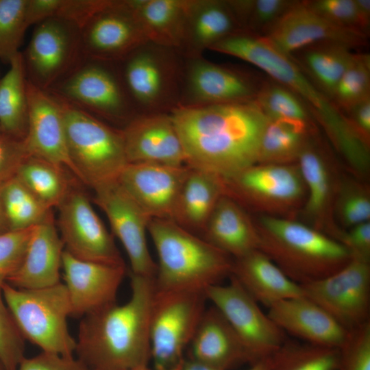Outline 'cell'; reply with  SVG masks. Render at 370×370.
<instances>
[{
	"mask_svg": "<svg viewBox=\"0 0 370 370\" xmlns=\"http://www.w3.org/2000/svg\"><path fill=\"white\" fill-rule=\"evenodd\" d=\"M35 226L0 234V284L21 265Z\"/></svg>",
	"mask_w": 370,
	"mask_h": 370,
	"instance_id": "bcb514c9",
	"label": "cell"
},
{
	"mask_svg": "<svg viewBox=\"0 0 370 370\" xmlns=\"http://www.w3.org/2000/svg\"><path fill=\"white\" fill-rule=\"evenodd\" d=\"M318 129L297 119H269L262 135L258 163H297L306 145L318 134Z\"/></svg>",
	"mask_w": 370,
	"mask_h": 370,
	"instance_id": "d6a6232c",
	"label": "cell"
},
{
	"mask_svg": "<svg viewBox=\"0 0 370 370\" xmlns=\"http://www.w3.org/2000/svg\"><path fill=\"white\" fill-rule=\"evenodd\" d=\"M247 370H269L267 358L256 361Z\"/></svg>",
	"mask_w": 370,
	"mask_h": 370,
	"instance_id": "6f0895ef",
	"label": "cell"
},
{
	"mask_svg": "<svg viewBox=\"0 0 370 370\" xmlns=\"http://www.w3.org/2000/svg\"><path fill=\"white\" fill-rule=\"evenodd\" d=\"M0 370H6L3 365L0 361Z\"/></svg>",
	"mask_w": 370,
	"mask_h": 370,
	"instance_id": "91938a15",
	"label": "cell"
},
{
	"mask_svg": "<svg viewBox=\"0 0 370 370\" xmlns=\"http://www.w3.org/2000/svg\"><path fill=\"white\" fill-rule=\"evenodd\" d=\"M80 47V29L65 20H45L35 28L23 60L27 79L46 90L68 71Z\"/></svg>",
	"mask_w": 370,
	"mask_h": 370,
	"instance_id": "d6986e66",
	"label": "cell"
},
{
	"mask_svg": "<svg viewBox=\"0 0 370 370\" xmlns=\"http://www.w3.org/2000/svg\"><path fill=\"white\" fill-rule=\"evenodd\" d=\"M184 60L176 49L146 41L119 62L138 114H170L179 107Z\"/></svg>",
	"mask_w": 370,
	"mask_h": 370,
	"instance_id": "52a82bcc",
	"label": "cell"
},
{
	"mask_svg": "<svg viewBox=\"0 0 370 370\" xmlns=\"http://www.w3.org/2000/svg\"><path fill=\"white\" fill-rule=\"evenodd\" d=\"M58 208V226L65 251L84 261L124 264L113 235L83 191L71 186Z\"/></svg>",
	"mask_w": 370,
	"mask_h": 370,
	"instance_id": "2e32d148",
	"label": "cell"
},
{
	"mask_svg": "<svg viewBox=\"0 0 370 370\" xmlns=\"http://www.w3.org/2000/svg\"><path fill=\"white\" fill-rule=\"evenodd\" d=\"M1 185L0 184V234L10 230L1 198Z\"/></svg>",
	"mask_w": 370,
	"mask_h": 370,
	"instance_id": "9f6ffc18",
	"label": "cell"
},
{
	"mask_svg": "<svg viewBox=\"0 0 370 370\" xmlns=\"http://www.w3.org/2000/svg\"><path fill=\"white\" fill-rule=\"evenodd\" d=\"M63 242L53 214L35 225L24 258L5 282L21 289L52 286L60 282Z\"/></svg>",
	"mask_w": 370,
	"mask_h": 370,
	"instance_id": "484cf974",
	"label": "cell"
},
{
	"mask_svg": "<svg viewBox=\"0 0 370 370\" xmlns=\"http://www.w3.org/2000/svg\"><path fill=\"white\" fill-rule=\"evenodd\" d=\"M223 180L225 195L256 215L297 219L306 198L297 163H256Z\"/></svg>",
	"mask_w": 370,
	"mask_h": 370,
	"instance_id": "9c48e42d",
	"label": "cell"
},
{
	"mask_svg": "<svg viewBox=\"0 0 370 370\" xmlns=\"http://www.w3.org/2000/svg\"><path fill=\"white\" fill-rule=\"evenodd\" d=\"M260 85L246 72L203 56L184 57L179 107L254 101Z\"/></svg>",
	"mask_w": 370,
	"mask_h": 370,
	"instance_id": "e0dca14e",
	"label": "cell"
},
{
	"mask_svg": "<svg viewBox=\"0 0 370 370\" xmlns=\"http://www.w3.org/2000/svg\"><path fill=\"white\" fill-rule=\"evenodd\" d=\"M193 359L221 370L250 362L241 340L213 306L206 309L189 345Z\"/></svg>",
	"mask_w": 370,
	"mask_h": 370,
	"instance_id": "83f0119b",
	"label": "cell"
},
{
	"mask_svg": "<svg viewBox=\"0 0 370 370\" xmlns=\"http://www.w3.org/2000/svg\"><path fill=\"white\" fill-rule=\"evenodd\" d=\"M296 1L229 0L241 31L263 36Z\"/></svg>",
	"mask_w": 370,
	"mask_h": 370,
	"instance_id": "ab89813d",
	"label": "cell"
},
{
	"mask_svg": "<svg viewBox=\"0 0 370 370\" xmlns=\"http://www.w3.org/2000/svg\"><path fill=\"white\" fill-rule=\"evenodd\" d=\"M55 93L86 111L124 125L138 115L119 62L92 60L70 74Z\"/></svg>",
	"mask_w": 370,
	"mask_h": 370,
	"instance_id": "7c38bea8",
	"label": "cell"
},
{
	"mask_svg": "<svg viewBox=\"0 0 370 370\" xmlns=\"http://www.w3.org/2000/svg\"><path fill=\"white\" fill-rule=\"evenodd\" d=\"M258 249L299 285L326 277L351 260L339 241L298 219L256 215Z\"/></svg>",
	"mask_w": 370,
	"mask_h": 370,
	"instance_id": "5b68a950",
	"label": "cell"
},
{
	"mask_svg": "<svg viewBox=\"0 0 370 370\" xmlns=\"http://www.w3.org/2000/svg\"><path fill=\"white\" fill-rule=\"evenodd\" d=\"M201 234L204 239L233 259L259 247L253 217L225 195L218 201Z\"/></svg>",
	"mask_w": 370,
	"mask_h": 370,
	"instance_id": "f546056e",
	"label": "cell"
},
{
	"mask_svg": "<svg viewBox=\"0 0 370 370\" xmlns=\"http://www.w3.org/2000/svg\"><path fill=\"white\" fill-rule=\"evenodd\" d=\"M255 101L270 120L297 119L317 127L300 99L274 80L261 84Z\"/></svg>",
	"mask_w": 370,
	"mask_h": 370,
	"instance_id": "60d3db41",
	"label": "cell"
},
{
	"mask_svg": "<svg viewBox=\"0 0 370 370\" xmlns=\"http://www.w3.org/2000/svg\"><path fill=\"white\" fill-rule=\"evenodd\" d=\"M27 0H0V60L10 63L18 49L28 27Z\"/></svg>",
	"mask_w": 370,
	"mask_h": 370,
	"instance_id": "7bdbcfd3",
	"label": "cell"
},
{
	"mask_svg": "<svg viewBox=\"0 0 370 370\" xmlns=\"http://www.w3.org/2000/svg\"><path fill=\"white\" fill-rule=\"evenodd\" d=\"M64 169L44 159L27 156L14 176L49 208H58L71 187Z\"/></svg>",
	"mask_w": 370,
	"mask_h": 370,
	"instance_id": "d590c367",
	"label": "cell"
},
{
	"mask_svg": "<svg viewBox=\"0 0 370 370\" xmlns=\"http://www.w3.org/2000/svg\"><path fill=\"white\" fill-rule=\"evenodd\" d=\"M158 256L154 287L160 291H205L231 273L233 258L171 219L148 225Z\"/></svg>",
	"mask_w": 370,
	"mask_h": 370,
	"instance_id": "277c9868",
	"label": "cell"
},
{
	"mask_svg": "<svg viewBox=\"0 0 370 370\" xmlns=\"http://www.w3.org/2000/svg\"><path fill=\"white\" fill-rule=\"evenodd\" d=\"M334 218L344 231L370 221V187L367 181L345 170L343 171L334 199Z\"/></svg>",
	"mask_w": 370,
	"mask_h": 370,
	"instance_id": "f35d334b",
	"label": "cell"
},
{
	"mask_svg": "<svg viewBox=\"0 0 370 370\" xmlns=\"http://www.w3.org/2000/svg\"><path fill=\"white\" fill-rule=\"evenodd\" d=\"M108 0H50L51 18L70 22L80 29Z\"/></svg>",
	"mask_w": 370,
	"mask_h": 370,
	"instance_id": "c3c4849f",
	"label": "cell"
},
{
	"mask_svg": "<svg viewBox=\"0 0 370 370\" xmlns=\"http://www.w3.org/2000/svg\"><path fill=\"white\" fill-rule=\"evenodd\" d=\"M170 115L190 167L226 178L258 163L269 119L255 100L178 107Z\"/></svg>",
	"mask_w": 370,
	"mask_h": 370,
	"instance_id": "6da1fadb",
	"label": "cell"
},
{
	"mask_svg": "<svg viewBox=\"0 0 370 370\" xmlns=\"http://www.w3.org/2000/svg\"><path fill=\"white\" fill-rule=\"evenodd\" d=\"M25 340L5 301L0 284V361L6 370H17L25 358Z\"/></svg>",
	"mask_w": 370,
	"mask_h": 370,
	"instance_id": "ee69618b",
	"label": "cell"
},
{
	"mask_svg": "<svg viewBox=\"0 0 370 370\" xmlns=\"http://www.w3.org/2000/svg\"><path fill=\"white\" fill-rule=\"evenodd\" d=\"M148 41L126 0H108L80 29V47L92 60L120 62Z\"/></svg>",
	"mask_w": 370,
	"mask_h": 370,
	"instance_id": "ac0fdd59",
	"label": "cell"
},
{
	"mask_svg": "<svg viewBox=\"0 0 370 370\" xmlns=\"http://www.w3.org/2000/svg\"><path fill=\"white\" fill-rule=\"evenodd\" d=\"M262 37L288 56L321 42L339 43L353 49L367 44V35L334 24L311 10L306 1H298Z\"/></svg>",
	"mask_w": 370,
	"mask_h": 370,
	"instance_id": "ffe728a7",
	"label": "cell"
},
{
	"mask_svg": "<svg viewBox=\"0 0 370 370\" xmlns=\"http://www.w3.org/2000/svg\"><path fill=\"white\" fill-rule=\"evenodd\" d=\"M1 132V129H0V132Z\"/></svg>",
	"mask_w": 370,
	"mask_h": 370,
	"instance_id": "94428289",
	"label": "cell"
},
{
	"mask_svg": "<svg viewBox=\"0 0 370 370\" xmlns=\"http://www.w3.org/2000/svg\"><path fill=\"white\" fill-rule=\"evenodd\" d=\"M27 156L22 140L0 132V184L15 175Z\"/></svg>",
	"mask_w": 370,
	"mask_h": 370,
	"instance_id": "681fc988",
	"label": "cell"
},
{
	"mask_svg": "<svg viewBox=\"0 0 370 370\" xmlns=\"http://www.w3.org/2000/svg\"><path fill=\"white\" fill-rule=\"evenodd\" d=\"M345 114L357 136L370 146V97L352 106Z\"/></svg>",
	"mask_w": 370,
	"mask_h": 370,
	"instance_id": "f5cc1de1",
	"label": "cell"
},
{
	"mask_svg": "<svg viewBox=\"0 0 370 370\" xmlns=\"http://www.w3.org/2000/svg\"><path fill=\"white\" fill-rule=\"evenodd\" d=\"M297 164L306 188V198L297 219L341 243L344 230L334 218V204L345 170L319 134L300 153Z\"/></svg>",
	"mask_w": 370,
	"mask_h": 370,
	"instance_id": "4fadbf2b",
	"label": "cell"
},
{
	"mask_svg": "<svg viewBox=\"0 0 370 370\" xmlns=\"http://www.w3.org/2000/svg\"><path fill=\"white\" fill-rule=\"evenodd\" d=\"M88 370H95V369H88ZM121 370H151V369L148 367V365H143V366H139V367L121 369Z\"/></svg>",
	"mask_w": 370,
	"mask_h": 370,
	"instance_id": "680465c9",
	"label": "cell"
},
{
	"mask_svg": "<svg viewBox=\"0 0 370 370\" xmlns=\"http://www.w3.org/2000/svg\"><path fill=\"white\" fill-rule=\"evenodd\" d=\"M370 97V56L354 54L334 91L332 100L344 113L356 103Z\"/></svg>",
	"mask_w": 370,
	"mask_h": 370,
	"instance_id": "b9f144b4",
	"label": "cell"
},
{
	"mask_svg": "<svg viewBox=\"0 0 370 370\" xmlns=\"http://www.w3.org/2000/svg\"><path fill=\"white\" fill-rule=\"evenodd\" d=\"M127 163L186 164L170 114H138L121 130Z\"/></svg>",
	"mask_w": 370,
	"mask_h": 370,
	"instance_id": "cb8c5ba5",
	"label": "cell"
},
{
	"mask_svg": "<svg viewBox=\"0 0 370 370\" xmlns=\"http://www.w3.org/2000/svg\"><path fill=\"white\" fill-rule=\"evenodd\" d=\"M131 295L82 318L75 354L88 369L121 370L148 365L153 279L130 272Z\"/></svg>",
	"mask_w": 370,
	"mask_h": 370,
	"instance_id": "3957f363",
	"label": "cell"
},
{
	"mask_svg": "<svg viewBox=\"0 0 370 370\" xmlns=\"http://www.w3.org/2000/svg\"><path fill=\"white\" fill-rule=\"evenodd\" d=\"M28 122L22 140L27 156L68 169L76 177L69 157L63 116L54 96L27 79Z\"/></svg>",
	"mask_w": 370,
	"mask_h": 370,
	"instance_id": "7402d4cb",
	"label": "cell"
},
{
	"mask_svg": "<svg viewBox=\"0 0 370 370\" xmlns=\"http://www.w3.org/2000/svg\"><path fill=\"white\" fill-rule=\"evenodd\" d=\"M355 2L364 20L370 24V1L355 0Z\"/></svg>",
	"mask_w": 370,
	"mask_h": 370,
	"instance_id": "11a10c76",
	"label": "cell"
},
{
	"mask_svg": "<svg viewBox=\"0 0 370 370\" xmlns=\"http://www.w3.org/2000/svg\"><path fill=\"white\" fill-rule=\"evenodd\" d=\"M301 286L305 297L348 331L369 321L370 262L351 258L334 273Z\"/></svg>",
	"mask_w": 370,
	"mask_h": 370,
	"instance_id": "5bb4252c",
	"label": "cell"
},
{
	"mask_svg": "<svg viewBox=\"0 0 370 370\" xmlns=\"http://www.w3.org/2000/svg\"><path fill=\"white\" fill-rule=\"evenodd\" d=\"M306 3L328 21L368 36L370 24L361 16L355 0H315Z\"/></svg>",
	"mask_w": 370,
	"mask_h": 370,
	"instance_id": "f6af8a7d",
	"label": "cell"
},
{
	"mask_svg": "<svg viewBox=\"0 0 370 370\" xmlns=\"http://www.w3.org/2000/svg\"><path fill=\"white\" fill-rule=\"evenodd\" d=\"M225 195L222 177L190 167L171 220L194 234L202 233L216 205Z\"/></svg>",
	"mask_w": 370,
	"mask_h": 370,
	"instance_id": "4dcf8cb0",
	"label": "cell"
},
{
	"mask_svg": "<svg viewBox=\"0 0 370 370\" xmlns=\"http://www.w3.org/2000/svg\"><path fill=\"white\" fill-rule=\"evenodd\" d=\"M0 79V129L16 140L25 136L28 122L26 71L21 53L9 63Z\"/></svg>",
	"mask_w": 370,
	"mask_h": 370,
	"instance_id": "e575fe53",
	"label": "cell"
},
{
	"mask_svg": "<svg viewBox=\"0 0 370 370\" xmlns=\"http://www.w3.org/2000/svg\"><path fill=\"white\" fill-rule=\"evenodd\" d=\"M341 243L347 249L352 258L370 262V221L345 230Z\"/></svg>",
	"mask_w": 370,
	"mask_h": 370,
	"instance_id": "816d5d0a",
	"label": "cell"
},
{
	"mask_svg": "<svg viewBox=\"0 0 370 370\" xmlns=\"http://www.w3.org/2000/svg\"><path fill=\"white\" fill-rule=\"evenodd\" d=\"M296 53L297 58L291 57L310 79L332 100L339 79L355 54L353 49L339 43L321 42Z\"/></svg>",
	"mask_w": 370,
	"mask_h": 370,
	"instance_id": "836d02e7",
	"label": "cell"
},
{
	"mask_svg": "<svg viewBox=\"0 0 370 370\" xmlns=\"http://www.w3.org/2000/svg\"><path fill=\"white\" fill-rule=\"evenodd\" d=\"M267 313L284 333L308 344L339 349L349 336V331L305 296L280 301Z\"/></svg>",
	"mask_w": 370,
	"mask_h": 370,
	"instance_id": "d4e9b609",
	"label": "cell"
},
{
	"mask_svg": "<svg viewBox=\"0 0 370 370\" xmlns=\"http://www.w3.org/2000/svg\"><path fill=\"white\" fill-rule=\"evenodd\" d=\"M340 350V370H370V321L349 331Z\"/></svg>",
	"mask_w": 370,
	"mask_h": 370,
	"instance_id": "7dc6e473",
	"label": "cell"
},
{
	"mask_svg": "<svg viewBox=\"0 0 370 370\" xmlns=\"http://www.w3.org/2000/svg\"><path fill=\"white\" fill-rule=\"evenodd\" d=\"M267 360L269 370H340V350L286 339Z\"/></svg>",
	"mask_w": 370,
	"mask_h": 370,
	"instance_id": "8d00e7d4",
	"label": "cell"
},
{
	"mask_svg": "<svg viewBox=\"0 0 370 370\" xmlns=\"http://www.w3.org/2000/svg\"><path fill=\"white\" fill-rule=\"evenodd\" d=\"M62 111L67 149L77 177L90 187L116 179L127 164L121 130L52 94Z\"/></svg>",
	"mask_w": 370,
	"mask_h": 370,
	"instance_id": "8992f818",
	"label": "cell"
},
{
	"mask_svg": "<svg viewBox=\"0 0 370 370\" xmlns=\"http://www.w3.org/2000/svg\"><path fill=\"white\" fill-rule=\"evenodd\" d=\"M1 198L10 230L35 226L52 213L51 208L15 176L2 184Z\"/></svg>",
	"mask_w": 370,
	"mask_h": 370,
	"instance_id": "74e56055",
	"label": "cell"
},
{
	"mask_svg": "<svg viewBox=\"0 0 370 370\" xmlns=\"http://www.w3.org/2000/svg\"><path fill=\"white\" fill-rule=\"evenodd\" d=\"M241 31L229 0H188L180 53L203 56L226 37Z\"/></svg>",
	"mask_w": 370,
	"mask_h": 370,
	"instance_id": "4316f807",
	"label": "cell"
},
{
	"mask_svg": "<svg viewBox=\"0 0 370 370\" xmlns=\"http://www.w3.org/2000/svg\"><path fill=\"white\" fill-rule=\"evenodd\" d=\"M205 292L155 288L151 309L150 360L154 370H182L206 309Z\"/></svg>",
	"mask_w": 370,
	"mask_h": 370,
	"instance_id": "30bf717a",
	"label": "cell"
},
{
	"mask_svg": "<svg viewBox=\"0 0 370 370\" xmlns=\"http://www.w3.org/2000/svg\"><path fill=\"white\" fill-rule=\"evenodd\" d=\"M5 301L25 341L43 352L73 356L76 340L71 334L67 319L71 307L64 283L36 289L16 288L1 284Z\"/></svg>",
	"mask_w": 370,
	"mask_h": 370,
	"instance_id": "ba28073f",
	"label": "cell"
},
{
	"mask_svg": "<svg viewBox=\"0 0 370 370\" xmlns=\"http://www.w3.org/2000/svg\"><path fill=\"white\" fill-rule=\"evenodd\" d=\"M188 165L127 163L117 180L151 219H172Z\"/></svg>",
	"mask_w": 370,
	"mask_h": 370,
	"instance_id": "603a6c76",
	"label": "cell"
},
{
	"mask_svg": "<svg viewBox=\"0 0 370 370\" xmlns=\"http://www.w3.org/2000/svg\"><path fill=\"white\" fill-rule=\"evenodd\" d=\"M77 358L42 352L31 358H25L17 370H88Z\"/></svg>",
	"mask_w": 370,
	"mask_h": 370,
	"instance_id": "f907efd6",
	"label": "cell"
},
{
	"mask_svg": "<svg viewBox=\"0 0 370 370\" xmlns=\"http://www.w3.org/2000/svg\"><path fill=\"white\" fill-rule=\"evenodd\" d=\"M227 284L205 291L210 301L225 317L246 351L251 364L268 358L286 340L285 333L264 313L259 304L232 276Z\"/></svg>",
	"mask_w": 370,
	"mask_h": 370,
	"instance_id": "8fae6325",
	"label": "cell"
},
{
	"mask_svg": "<svg viewBox=\"0 0 370 370\" xmlns=\"http://www.w3.org/2000/svg\"><path fill=\"white\" fill-rule=\"evenodd\" d=\"M94 201L106 215L113 235L124 247L131 273L154 279L156 262L147 241L148 225L151 219L117 178L92 187Z\"/></svg>",
	"mask_w": 370,
	"mask_h": 370,
	"instance_id": "9a60e30c",
	"label": "cell"
},
{
	"mask_svg": "<svg viewBox=\"0 0 370 370\" xmlns=\"http://www.w3.org/2000/svg\"><path fill=\"white\" fill-rule=\"evenodd\" d=\"M148 41L180 51L188 0H126Z\"/></svg>",
	"mask_w": 370,
	"mask_h": 370,
	"instance_id": "1f68e13d",
	"label": "cell"
},
{
	"mask_svg": "<svg viewBox=\"0 0 370 370\" xmlns=\"http://www.w3.org/2000/svg\"><path fill=\"white\" fill-rule=\"evenodd\" d=\"M62 268L71 307V317L79 318L115 304L126 273L125 264L84 261L65 250Z\"/></svg>",
	"mask_w": 370,
	"mask_h": 370,
	"instance_id": "44dd1931",
	"label": "cell"
},
{
	"mask_svg": "<svg viewBox=\"0 0 370 370\" xmlns=\"http://www.w3.org/2000/svg\"><path fill=\"white\" fill-rule=\"evenodd\" d=\"M210 50L243 60L292 91L305 105L330 142L343 169L362 180L370 173V146L352 129L345 114L306 75L295 60L273 48L262 36L237 32Z\"/></svg>",
	"mask_w": 370,
	"mask_h": 370,
	"instance_id": "7a4b0ae2",
	"label": "cell"
},
{
	"mask_svg": "<svg viewBox=\"0 0 370 370\" xmlns=\"http://www.w3.org/2000/svg\"><path fill=\"white\" fill-rule=\"evenodd\" d=\"M182 370H221L192 358H186Z\"/></svg>",
	"mask_w": 370,
	"mask_h": 370,
	"instance_id": "db71d44e",
	"label": "cell"
},
{
	"mask_svg": "<svg viewBox=\"0 0 370 370\" xmlns=\"http://www.w3.org/2000/svg\"><path fill=\"white\" fill-rule=\"evenodd\" d=\"M230 275L258 304L267 308L284 299L304 296L301 285L259 249L233 259Z\"/></svg>",
	"mask_w": 370,
	"mask_h": 370,
	"instance_id": "f1b7e54d",
	"label": "cell"
}]
</instances>
